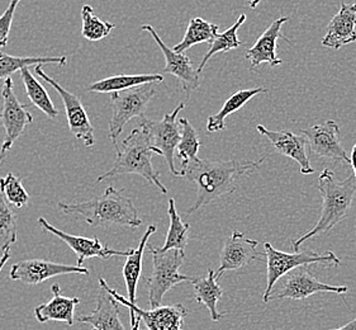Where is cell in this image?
Wrapping results in <instances>:
<instances>
[{
  "label": "cell",
  "mask_w": 356,
  "mask_h": 330,
  "mask_svg": "<svg viewBox=\"0 0 356 330\" xmlns=\"http://www.w3.org/2000/svg\"><path fill=\"white\" fill-rule=\"evenodd\" d=\"M266 157L259 160H229V162H212L197 159L180 171V177L194 182L197 184V197L188 210L192 215L200 208L209 205L214 200L225 194H231L236 189V178L243 174L257 171Z\"/></svg>",
  "instance_id": "cell-1"
},
{
  "label": "cell",
  "mask_w": 356,
  "mask_h": 330,
  "mask_svg": "<svg viewBox=\"0 0 356 330\" xmlns=\"http://www.w3.org/2000/svg\"><path fill=\"white\" fill-rule=\"evenodd\" d=\"M124 191L108 187L104 194L90 201L58 202L57 207L67 215L84 217L94 228H108L111 225L136 229L143 225V220L132 200L123 194Z\"/></svg>",
  "instance_id": "cell-2"
},
{
  "label": "cell",
  "mask_w": 356,
  "mask_h": 330,
  "mask_svg": "<svg viewBox=\"0 0 356 330\" xmlns=\"http://www.w3.org/2000/svg\"><path fill=\"white\" fill-rule=\"evenodd\" d=\"M115 154L117 157L112 169L99 175L97 183L122 174H137L156 186L161 194H168V188L160 180V174L152 166V155L156 154V150L151 146L150 132L143 118L123 143L115 146Z\"/></svg>",
  "instance_id": "cell-3"
},
{
  "label": "cell",
  "mask_w": 356,
  "mask_h": 330,
  "mask_svg": "<svg viewBox=\"0 0 356 330\" xmlns=\"http://www.w3.org/2000/svg\"><path fill=\"white\" fill-rule=\"evenodd\" d=\"M318 191L322 194V212L320 220L314 225V229L308 231L303 237L293 240L294 251H300V245L312 237L327 234L328 231L341 223L349 214L356 192V180L351 174L346 180H336L335 174L331 169H323L318 177Z\"/></svg>",
  "instance_id": "cell-4"
},
{
  "label": "cell",
  "mask_w": 356,
  "mask_h": 330,
  "mask_svg": "<svg viewBox=\"0 0 356 330\" xmlns=\"http://www.w3.org/2000/svg\"><path fill=\"white\" fill-rule=\"evenodd\" d=\"M147 246L152 256V273L146 280V285L151 308H157L171 288L183 282H193L194 277L179 272L186 259L184 251H161L160 248H154L149 244Z\"/></svg>",
  "instance_id": "cell-5"
},
{
  "label": "cell",
  "mask_w": 356,
  "mask_h": 330,
  "mask_svg": "<svg viewBox=\"0 0 356 330\" xmlns=\"http://www.w3.org/2000/svg\"><path fill=\"white\" fill-rule=\"evenodd\" d=\"M265 256H266V288L264 291V304H268L271 291L282 277L300 266L312 265H327V266H340L341 259L334 251L314 253L312 251H294L285 253L275 249L270 243H265Z\"/></svg>",
  "instance_id": "cell-6"
},
{
  "label": "cell",
  "mask_w": 356,
  "mask_h": 330,
  "mask_svg": "<svg viewBox=\"0 0 356 330\" xmlns=\"http://www.w3.org/2000/svg\"><path fill=\"white\" fill-rule=\"evenodd\" d=\"M156 89L154 84L135 86L117 93H111L112 100V118L109 123L108 137L114 146L118 145V137L124 126L134 118H143L146 108L155 97Z\"/></svg>",
  "instance_id": "cell-7"
},
{
  "label": "cell",
  "mask_w": 356,
  "mask_h": 330,
  "mask_svg": "<svg viewBox=\"0 0 356 330\" xmlns=\"http://www.w3.org/2000/svg\"><path fill=\"white\" fill-rule=\"evenodd\" d=\"M99 285L106 288L108 292L120 302V305L129 308L132 330H141L140 328L141 322L149 330H183V323L186 316L188 315V309L184 305L181 304L166 305V306L160 305L147 311V310L140 309L137 304H131L126 297L118 294L113 288H109L106 280L100 278Z\"/></svg>",
  "instance_id": "cell-8"
},
{
  "label": "cell",
  "mask_w": 356,
  "mask_h": 330,
  "mask_svg": "<svg viewBox=\"0 0 356 330\" xmlns=\"http://www.w3.org/2000/svg\"><path fill=\"white\" fill-rule=\"evenodd\" d=\"M1 97L3 109L0 112V120L4 129V140L0 148V160H4L15 141L24 132V129L33 123V116L24 104L18 101L13 88V79L10 77L4 79Z\"/></svg>",
  "instance_id": "cell-9"
},
{
  "label": "cell",
  "mask_w": 356,
  "mask_h": 330,
  "mask_svg": "<svg viewBox=\"0 0 356 330\" xmlns=\"http://www.w3.org/2000/svg\"><path fill=\"white\" fill-rule=\"evenodd\" d=\"M328 292V294H345L348 292L346 286H332L322 283L317 280L311 271V266H300L293 269L292 273L286 276L282 286L277 291H271L268 301L270 300H305L314 294Z\"/></svg>",
  "instance_id": "cell-10"
},
{
  "label": "cell",
  "mask_w": 356,
  "mask_h": 330,
  "mask_svg": "<svg viewBox=\"0 0 356 330\" xmlns=\"http://www.w3.org/2000/svg\"><path fill=\"white\" fill-rule=\"evenodd\" d=\"M35 72L41 79L44 80L47 84H50L61 97L64 103L65 112H66V118L69 123V129L72 135L75 139L81 140L86 148L93 146L95 144L94 127L78 95L65 89L64 86H60L56 80L52 79L50 75L43 72L42 65H35Z\"/></svg>",
  "instance_id": "cell-11"
},
{
  "label": "cell",
  "mask_w": 356,
  "mask_h": 330,
  "mask_svg": "<svg viewBox=\"0 0 356 330\" xmlns=\"http://www.w3.org/2000/svg\"><path fill=\"white\" fill-rule=\"evenodd\" d=\"M184 107L186 103H180L171 113H166L161 121L143 118L150 132L151 146L155 148L156 154L163 155L166 159L171 174L175 177H180V173L175 168L174 163L177 146L180 141V123L178 121V115Z\"/></svg>",
  "instance_id": "cell-12"
},
{
  "label": "cell",
  "mask_w": 356,
  "mask_h": 330,
  "mask_svg": "<svg viewBox=\"0 0 356 330\" xmlns=\"http://www.w3.org/2000/svg\"><path fill=\"white\" fill-rule=\"evenodd\" d=\"M302 135L306 137L307 144L309 145V152L312 155L330 159L341 164H350V158L342 148L340 140V127L335 121L327 120L302 129Z\"/></svg>",
  "instance_id": "cell-13"
},
{
  "label": "cell",
  "mask_w": 356,
  "mask_h": 330,
  "mask_svg": "<svg viewBox=\"0 0 356 330\" xmlns=\"http://www.w3.org/2000/svg\"><path fill=\"white\" fill-rule=\"evenodd\" d=\"M64 274H83L88 276L89 269L86 267L67 266L44 259H24L12 267L10 280L19 281L26 285H41L44 281Z\"/></svg>",
  "instance_id": "cell-14"
},
{
  "label": "cell",
  "mask_w": 356,
  "mask_h": 330,
  "mask_svg": "<svg viewBox=\"0 0 356 330\" xmlns=\"http://www.w3.org/2000/svg\"><path fill=\"white\" fill-rule=\"evenodd\" d=\"M38 226L41 229L49 231L50 234H54L55 237L61 239L66 244L72 248V251L76 254L78 257L79 267L83 266L84 260L89 258L109 259L112 257H129V254L134 251V249L129 251H115L112 248H108L100 242L98 237H76L67 234L63 230L57 229L52 226L44 217L38 219Z\"/></svg>",
  "instance_id": "cell-15"
},
{
  "label": "cell",
  "mask_w": 356,
  "mask_h": 330,
  "mask_svg": "<svg viewBox=\"0 0 356 330\" xmlns=\"http://www.w3.org/2000/svg\"><path fill=\"white\" fill-rule=\"evenodd\" d=\"M257 245L259 242L257 240L250 239L238 230H234L222 248L220 267L214 272L216 280H220L222 274L228 271L241 269L251 262L259 260L257 256Z\"/></svg>",
  "instance_id": "cell-16"
},
{
  "label": "cell",
  "mask_w": 356,
  "mask_h": 330,
  "mask_svg": "<svg viewBox=\"0 0 356 330\" xmlns=\"http://www.w3.org/2000/svg\"><path fill=\"white\" fill-rule=\"evenodd\" d=\"M141 29L149 32L155 40L157 46L160 47V50L163 51L165 58L164 72L174 75L180 81L186 93L189 94L193 91L198 89L200 86V74L194 69L192 60L188 58L184 52H177L172 49H169L150 24H143Z\"/></svg>",
  "instance_id": "cell-17"
},
{
  "label": "cell",
  "mask_w": 356,
  "mask_h": 330,
  "mask_svg": "<svg viewBox=\"0 0 356 330\" xmlns=\"http://www.w3.org/2000/svg\"><path fill=\"white\" fill-rule=\"evenodd\" d=\"M257 129L266 137L274 149L278 151L279 154L293 159L297 162L300 166V173L302 174H312L314 169L311 166V162L307 155L306 137L303 135H296L288 129L283 131H270L266 129L263 125H257Z\"/></svg>",
  "instance_id": "cell-18"
},
{
  "label": "cell",
  "mask_w": 356,
  "mask_h": 330,
  "mask_svg": "<svg viewBox=\"0 0 356 330\" xmlns=\"http://www.w3.org/2000/svg\"><path fill=\"white\" fill-rule=\"evenodd\" d=\"M289 21L288 17H280L271 23L268 29L264 31L263 35L257 38L254 46L246 52V58L250 61V69L254 70L259 65L269 64L275 68L282 64V58L277 56V42L279 38H284L282 35V26L285 22Z\"/></svg>",
  "instance_id": "cell-19"
},
{
  "label": "cell",
  "mask_w": 356,
  "mask_h": 330,
  "mask_svg": "<svg viewBox=\"0 0 356 330\" xmlns=\"http://www.w3.org/2000/svg\"><path fill=\"white\" fill-rule=\"evenodd\" d=\"M356 41V3H342L340 10L328 23L327 33L322 38V46L340 50L342 46Z\"/></svg>",
  "instance_id": "cell-20"
},
{
  "label": "cell",
  "mask_w": 356,
  "mask_h": 330,
  "mask_svg": "<svg viewBox=\"0 0 356 330\" xmlns=\"http://www.w3.org/2000/svg\"><path fill=\"white\" fill-rule=\"evenodd\" d=\"M78 322L92 325V330H126L120 317V302L102 285L95 310L89 315L79 316Z\"/></svg>",
  "instance_id": "cell-21"
},
{
  "label": "cell",
  "mask_w": 356,
  "mask_h": 330,
  "mask_svg": "<svg viewBox=\"0 0 356 330\" xmlns=\"http://www.w3.org/2000/svg\"><path fill=\"white\" fill-rule=\"evenodd\" d=\"M52 299L35 308V316L38 323L47 322H63L69 327L75 323V308L80 304L79 297H66L61 292L60 285L54 283L51 286Z\"/></svg>",
  "instance_id": "cell-22"
},
{
  "label": "cell",
  "mask_w": 356,
  "mask_h": 330,
  "mask_svg": "<svg viewBox=\"0 0 356 330\" xmlns=\"http://www.w3.org/2000/svg\"><path fill=\"white\" fill-rule=\"evenodd\" d=\"M156 231V226L155 225H149L147 229L143 234V239L138 244V248L134 249V251L127 257V260L123 267V278H124V283H126V288H127V294H129V301L131 304H137L136 300V294H137V286H138V281L141 277L143 273V253L146 246L149 244V239H150L152 234H155Z\"/></svg>",
  "instance_id": "cell-23"
},
{
  "label": "cell",
  "mask_w": 356,
  "mask_h": 330,
  "mask_svg": "<svg viewBox=\"0 0 356 330\" xmlns=\"http://www.w3.org/2000/svg\"><path fill=\"white\" fill-rule=\"evenodd\" d=\"M192 283L195 301L204 305L207 309L209 310L211 319L213 322H220L225 316V313H220L217 310V304L221 300L223 291L221 286L218 285V281L216 280L213 269L209 268L207 271L206 277L194 278Z\"/></svg>",
  "instance_id": "cell-24"
},
{
  "label": "cell",
  "mask_w": 356,
  "mask_h": 330,
  "mask_svg": "<svg viewBox=\"0 0 356 330\" xmlns=\"http://www.w3.org/2000/svg\"><path fill=\"white\" fill-rule=\"evenodd\" d=\"M164 77L161 74H138V75H113L106 79L94 81L89 86L90 92L95 93H117L126 89H131L135 86H145V84H157L163 83Z\"/></svg>",
  "instance_id": "cell-25"
},
{
  "label": "cell",
  "mask_w": 356,
  "mask_h": 330,
  "mask_svg": "<svg viewBox=\"0 0 356 330\" xmlns=\"http://www.w3.org/2000/svg\"><path fill=\"white\" fill-rule=\"evenodd\" d=\"M265 88H252V89H243V91H237L236 93L232 94L227 101L225 102L223 107L217 112L216 115L209 116L207 120V131L208 132H218L226 129V118L228 116L237 112L238 109L248 103V102L254 98L255 95L260 93H265Z\"/></svg>",
  "instance_id": "cell-26"
},
{
  "label": "cell",
  "mask_w": 356,
  "mask_h": 330,
  "mask_svg": "<svg viewBox=\"0 0 356 330\" xmlns=\"http://www.w3.org/2000/svg\"><path fill=\"white\" fill-rule=\"evenodd\" d=\"M220 27L213 23L204 21L203 18H193L189 22V26L186 29V35L183 40L172 47V50L177 52H186L188 49L193 47L194 45L200 43H211L214 37L218 35Z\"/></svg>",
  "instance_id": "cell-27"
},
{
  "label": "cell",
  "mask_w": 356,
  "mask_h": 330,
  "mask_svg": "<svg viewBox=\"0 0 356 330\" xmlns=\"http://www.w3.org/2000/svg\"><path fill=\"white\" fill-rule=\"evenodd\" d=\"M19 72H21L22 81L24 84L26 94H27L29 101L32 102V104L35 107L42 111L44 115L55 120L58 116V111L54 106L50 95L44 89V86L33 77L32 72H29V68H23Z\"/></svg>",
  "instance_id": "cell-28"
},
{
  "label": "cell",
  "mask_w": 356,
  "mask_h": 330,
  "mask_svg": "<svg viewBox=\"0 0 356 330\" xmlns=\"http://www.w3.org/2000/svg\"><path fill=\"white\" fill-rule=\"evenodd\" d=\"M245 21H246V15H240L237 18V21L229 29H226L223 33H218L217 36L214 37L213 41L211 42V46H209V50L207 51L204 58H202L197 72H200V74L203 72V69H204L207 63L209 61V58L214 56L216 54L236 50V49H238L241 46V41L237 37V31L243 26Z\"/></svg>",
  "instance_id": "cell-29"
},
{
  "label": "cell",
  "mask_w": 356,
  "mask_h": 330,
  "mask_svg": "<svg viewBox=\"0 0 356 330\" xmlns=\"http://www.w3.org/2000/svg\"><path fill=\"white\" fill-rule=\"evenodd\" d=\"M168 215L170 220V226L168 230L164 245L160 249L161 251H170V249L186 251V244H188V233L191 230V225L181 220V217L177 211L174 198H169Z\"/></svg>",
  "instance_id": "cell-30"
},
{
  "label": "cell",
  "mask_w": 356,
  "mask_h": 330,
  "mask_svg": "<svg viewBox=\"0 0 356 330\" xmlns=\"http://www.w3.org/2000/svg\"><path fill=\"white\" fill-rule=\"evenodd\" d=\"M67 63L66 56L57 58H35V56H12L0 51V79H7L13 72H19L31 65L55 64L64 66Z\"/></svg>",
  "instance_id": "cell-31"
},
{
  "label": "cell",
  "mask_w": 356,
  "mask_h": 330,
  "mask_svg": "<svg viewBox=\"0 0 356 330\" xmlns=\"http://www.w3.org/2000/svg\"><path fill=\"white\" fill-rule=\"evenodd\" d=\"M179 123L181 129H180V141L177 146L175 154L181 160V169H184L189 163L200 159L198 151L200 148V140L198 132L186 118H181Z\"/></svg>",
  "instance_id": "cell-32"
},
{
  "label": "cell",
  "mask_w": 356,
  "mask_h": 330,
  "mask_svg": "<svg viewBox=\"0 0 356 330\" xmlns=\"http://www.w3.org/2000/svg\"><path fill=\"white\" fill-rule=\"evenodd\" d=\"M81 21H83L81 35L88 41H93V42L109 36L115 27L114 23L102 21L99 17L94 15L93 8L90 6H84L81 8Z\"/></svg>",
  "instance_id": "cell-33"
},
{
  "label": "cell",
  "mask_w": 356,
  "mask_h": 330,
  "mask_svg": "<svg viewBox=\"0 0 356 330\" xmlns=\"http://www.w3.org/2000/svg\"><path fill=\"white\" fill-rule=\"evenodd\" d=\"M3 160H0V165ZM17 242V216L10 203L0 192V249L12 246Z\"/></svg>",
  "instance_id": "cell-34"
},
{
  "label": "cell",
  "mask_w": 356,
  "mask_h": 330,
  "mask_svg": "<svg viewBox=\"0 0 356 330\" xmlns=\"http://www.w3.org/2000/svg\"><path fill=\"white\" fill-rule=\"evenodd\" d=\"M0 192L15 208L24 207L29 202V194L22 184L21 178L13 173H8L4 178H0Z\"/></svg>",
  "instance_id": "cell-35"
},
{
  "label": "cell",
  "mask_w": 356,
  "mask_h": 330,
  "mask_svg": "<svg viewBox=\"0 0 356 330\" xmlns=\"http://www.w3.org/2000/svg\"><path fill=\"white\" fill-rule=\"evenodd\" d=\"M19 1L21 0H10L7 9L4 10V13L0 15V49L7 47L12 23L15 19V10H17Z\"/></svg>",
  "instance_id": "cell-36"
},
{
  "label": "cell",
  "mask_w": 356,
  "mask_h": 330,
  "mask_svg": "<svg viewBox=\"0 0 356 330\" xmlns=\"http://www.w3.org/2000/svg\"><path fill=\"white\" fill-rule=\"evenodd\" d=\"M9 259H10V246H8V248H6V249L3 251V256H1V258H0V272H1L3 267L7 265V262Z\"/></svg>",
  "instance_id": "cell-37"
},
{
  "label": "cell",
  "mask_w": 356,
  "mask_h": 330,
  "mask_svg": "<svg viewBox=\"0 0 356 330\" xmlns=\"http://www.w3.org/2000/svg\"><path fill=\"white\" fill-rule=\"evenodd\" d=\"M350 165L353 166V171H354V177L356 180V143L353 146V150H351V157H350Z\"/></svg>",
  "instance_id": "cell-38"
},
{
  "label": "cell",
  "mask_w": 356,
  "mask_h": 330,
  "mask_svg": "<svg viewBox=\"0 0 356 330\" xmlns=\"http://www.w3.org/2000/svg\"><path fill=\"white\" fill-rule=\"evenodd\" d=\"M331 330H356V317L354 320H351L350 323L346 324V325H343L341 328H336V329Z\"/></svg>",
  "instance_id": "cell-39"
},
{
  "label": "cell",
  "mask_w": 356,
  "mask_h": 330,
  "mask_svg": "<svg viewBox=\"0 0 356 330\" xmlns=\"http://www.w3.org/2000/svg\"><path fill=\"white\" fill-rule=\"evenodd\" d=\"M261 0H250V8H252V9H255V8L259 6V3H260Z\"/></svg>",
  "instance_id": "cell-40"
}]
</instances>
